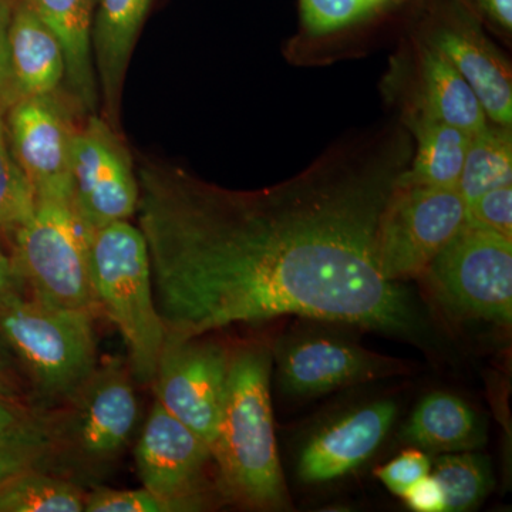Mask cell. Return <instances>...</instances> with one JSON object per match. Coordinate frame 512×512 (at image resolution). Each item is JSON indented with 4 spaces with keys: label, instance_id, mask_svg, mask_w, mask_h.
<instances>
[{
    "label": "cell",
    "instance_id": "obj_4",
    "mask_svg": "<svg viewBox=\"0 0 512 512\" xmlns=\"http://www.w3.org/2000/svg\"><path fill=\"white\" fill-rule=\"evenodd\" d=\"M94 312L23 298L0 306V338L46 397H72L97 369Z\"/></svg>",
    "mask_w": 512,
    "mask_h": 512
},
{
    "label": "cell",
    "instance_id": "obj_32",
    "mask_svg": "<svg viewBox=\"0 0 512 512\" xmlns=\"http://www.w3.org/2000/svg\"><path fill=\"white\" fill-rule=\"evenodd\" d=\"M404 501L414 511L441 512L444 511V495L436 478L427 474L416 481L403 494Z\"/></svg>",
    "mask_w": 512,
    "mask_h": 512
},
{
    "label": "cell",
    "instance_id": "obj_20",
    "mask_svg": "<svg viewBox=\"0 0 512 512\" xmlns=\"http://www.w3.org/2000/svg\"><path fill=\"white\" fill-rule=\"evenodd\" d=\"M403 440L433 453L477 450L485 443L483 419L460 397L448 393L427 396L403 430Z\"/></svg>",
    "mask_w": 512,
    "mask_h": 512
},
{
    "label": "cell",
    "instance_id": "obj_26",
    "mask_svg": "<svg viewBox=\"0 0 512 512\" xmlns=\"http://www.w3.org/2000/svg\"><path fill=\"white\" fill-rule=\"evenodd\" d=\"M56 446V433L47 421L0 433V484L36 468Z\"/></svg>",
    "mask_w": 512,
    "mask_h": 512
},
{
    "label": "cell",
    "instance_id": "obj_35",
    "mask_svg": "<svg viewBox=\"0 0 512 512\" xmlns=\"http://www.w3.org/2000/svg\"><path fill=\"white\" fill-rule=\"evenodd\" d=\"M488 19L505 32L512 30V0H476Z\"/></svg>",
    "mask_w": 512,
    "mask_h": 512
},
{
    "label": "cell",
    "instance_id": "obj_15",
    "mask_svg": "<svg viewBox=\"0 0 512 512\" xmlns=\"http://www.w3.org/2000/svg\"><path fill=\"white\" fill-rule=\"evenodd\" d=\"M153 0H96L90 45L104 120L119 126L121 92Z\"/></svg>",
    "mask_w": 512,
    "mask_h": 512
},
{
    "label": "cell",
    "instance_id": "obj_13",
    "mask_svg": "<svg viewBox=\"0 0 512 512\" xmlns=\"http://www.w3.org/2000/svg\"><path fill=\"white\" fill-rule=\"evenodd\" d=\"M278 365L282 387L293 396H316L406 370L392 357L319 336L285 343L278 352Z\"/></svg>",
    "mask_w": 512,
    "mask_h": 512
},
{
    "label": "cell",
    "instance_id": "obj_28",
    "mask_svg": "<svg viewBox=\"0 0 512 512\" xmlns=\"http://www.w3.org/2000/svg\"><path fill=\"white\" fill-rule=\"evenodd\" d=\"M86 512H184L191 511L180 501L168 500L147 488L111 490L99 488L84 498Z\"/></svg>",
    "mask_w": 512,
    "mask_h": 512
},
{
    "label": "cell",
    "instance_id": "obj_8",
    "mask_svg": "<svg viewBox=\"0 0 512 512\" xmlns=\"http://www.w3.org/2000/svg\"><path fill=\"white\" fill-rule=\"evenodd\" d=\"M97 114H90L73 137L70 178L72 205L90 234L137 212L140 187L130 153Z\"/></svg>",
    "mask_w": 512,
    "mask_h": 512
},
{
    "label": "cell",
    "instance_id": "obj_33",
    "mask_svg": "<svg viewBox=\"0 0 512 512\" xmlns=\"http://www.w3.org/2000/svg\"><path fill=\"white\" fill-rule=\"evenodd\" d=\"M23 288L25 282L16 268L13 256L6 254L0 247V306L23 298Z\"/></svg>",
    "mask_w": 512,
    "mask_h": 512
},
{
    "label": "cell",
    "instance_id": "obj_14",
    "mask_svg": "<svg viewBox=\"0 0 512 512\" xmlns=\"http://www.w3.org/2000/svg\"><path fill=\"white\" fill-rule=\"evenodd\" d=\"M396 416V404L377 402L323 427L303 447L299 477L305 483L319 484L355 470L382 444Z\"/></svg>",
    "mask_w": 512,
    "mask_h": 512
},
{
    "label": "cell",
    "instance_id": "obj_38",
    "mask_svg": "<svg viewBox=\"0 0 512 512\" xmlns=\"http://www.w3.org/2000/svg\"><path fill=\"white\" fill-rule=\"evenodd\" d=\"M373 3H376L377 6H383L384 3L389 2V0H372Z\"/></svg>",
    "mask_w": 512,
    "mask_h": 512
},
{
    "label": "cell",
    "instance_id": "obj_23",
    "mask_svg": "<svg viewBox=\"0 0 512 512\" xmlns=\"http://www.w3.org/2000/svg\"><path fill=\"white\" fill-rule=\"evenodd\" d=\"M84 498L73 483L36 468L0 484V512H82Z\"/></svg>",
    "mask_w": 512,
    "mask_h": 512
},
{
    "label": "cell",
    "instance_id": "obj_6",
    "mask_svg": "<svg viewBox=\"0 0 512 512\" xmlns=\"http://www.w3.org/2000/svg\"><path fill=\"white\" fill-rule=\"evenodd\" d=\"M466 211L457 187L396 184L377 232L384 278L399 282L423 275L467 224Z\"/></svg>",
    "mask_w": 512,
    "mask_h": 512
},
{
    "label": "cell",
    "instance_id": "obj_17",
    "mask_svg": "<svg viewBox=\"0 0 512 512\" xmlns=\"http://www.w3.org/2000/svg\"><path fill=\"white\" fill-rule=\"evenodd\" d=\"M13 96H50L66 82V56L59 37L25 0H15L8 33Z\"/></svg>",
    "mask_w": 512,
    "mask_h": 512
},
{
    "label": "cell",
    "instance_id": "obj_34",
    "mask_svg": "<svg viewBox=\"0 0 512 512\" xmlns=\"http://www.w3.org/2000/svg\"><path fill=\"white\" fill-rule=\"evenodd\" d=\"M36 419L37 417L30 414L22 404L0 399V433L18 429Z\"/></svg>",
    "mask_w": 512,
    "mask_h": 512
},
{
    "label": "cell",
    "instance_id": "obj_12",
    "mask_svg": "<svg viewBox=\"0 0 512 512\" xmlns=\"http://www.w3.org/2000/svg\"><path fill=\"white\" fill-rule=\"evenodd\" d=\"M212 461L211 447L156 400L136 447L143 487L191 511L201 510L205 473Z\"/></svg>",
    "mask_w": 512,
    "mask_h": 512
},
{
    "label": "cell",
    "instance_id": "obj_24",
    "mask_svg": "<svg viewBox=\"0 0 512 512\" xmlns=\"http://www.w3.org/2000/svg\"><path fill=\"white\" fill-rule=\"evenodd\" d=\"M430 473L443 491L444 511L473 510L494 484L487 458L470 451L441 454L431 463Z\"/></svg>",
    "mask_w": 512,
    "mask_h": 512
},
{
    "label": "cell",
    "instance_id": "obj_3",
    "mask_svg": "<svg viewBox=\"0 0 512 512\" xmlns=\"http://www.w3.org/2000/svg\"><path fill=\"white\" fill-rule=\"evenodd\" d=\"M89 258L97 311L120 330L137 382L153 383L165 328L143 232L128 221L97 229L90 235Z\"/></svg>",
    "mask_w": 512,
    "mask_h": 512
},
{
    "label": "cell",
    "instance_id": "obj_2",
    "mask_svg": "<svg viewBox=\"0 0 512 512\" xmlns=\"http://www.w3.org/2000/svg\"><path fill=\"white\" fill-rule=\"evenodd\" d=\"M272 355L265 346L229 357L220 429L212 447L222 493L256 510L288 507L272 414Z\"/></svg>",
    "mask_w": 512,
    "mask_h": 512
},
{
    "label": "cell",
    "instance_id": "obj_16",
    "mask_svg": "<svg viewBox=\"0 0 512 512\" xmlns=\"http://www.w3.org/2000/svg\"><path fill=\"white\" fill-rule=\"evenodd\" d=\"M427 43L439 49L476 93L488 120L511 127L510 67L480 30L463 22L439 26Z\"/></svg>",
    "mask_w": 512,
    "mask_h": 512
},
{
    "label": "cell",
    "instance_id": "obj_31",
    "mask_svg": "<svg viewBox=\"0 0 512 512\" xmlns=\"http://www.w3.org/2000/svg\"><path fill=\"white\" fill-rule=\"evenodd\" d=\"M15 0H0V110L6 111L15 101L10 79L8 33Z\"/></svg>",
    "mask_w": 512,
    "mask_h": 512
},
{
    "label": "cell",
    "instance_id": "obj_25",
    "mask_svg": "<svg viewBox=\"0 0 512 512\" xmlns=\"http://www.w3.org/2000/svg\"><path fill=\"white\" fill-rule=\"evenodd\" d=\"M36 204L35 188L13 156L5 111L0 110V231L13 237L32 217Z\"/></svg>",
    "mask_w": 512,
    "mask_h": 512
},
{
    "label": "cell",
    "instance_id": "obj_10",
    "mask_svg": "<svg viewBox=\"0 0 512 512\" xmlns=\"http://www.w3.org/2000/svg\"><path fill=\"white\" fill-rule=\"evenodd\" d=\"M6 110L10 148L37 198L72 201L70 161L77 128L67 107L50 94L20 97Z\"/></svg>",
    "mask_w": 512,
    "mask_h": 512
},
{
    "label": "cell",
    "instance_id": "obj_9",
    "mask_svg": "<svg viewBox=\"0 0 512 512\" xmlns=\"http://www.w3.org/2000/svg\"><path fill=\"white\" fill-rule=\"evenodd\" d=\"M227 350L208 340L165 342L156 376L157 402L214 447L229 367Z\"/></svg>",
    "mask_w": 512,
    "mask_h": 512
},
{
    "label": "cell",
    "instance_id": "obj_27",
    "mask_svg": "<svg viewBox=\"0 0 512 512\" xmlns=\"http://www.w3.org/2000/svg\"><path fill=\"white\" fill-rule=\"evenodd\" d=\"M377 9L372 0H301L303 28L313 37L352 28Z\"/></svg>",
    "mask_w": 512,
    "mask_h": 512
},
{
    "label": "cell",
    "instance_id": "obj_11",
    "mask_svg": "<svg viewBox=\"0 0 512 512\" xmlns=\"http://www.w3.org/2000/svg\"><path fill=\"white\" fill-rule=\"evenodd\" d=\"M73 412L63 439L80 460L109 463L127 446L138 420V400L130 373L119 363L94 370L73 394Z\"/></svg>",
    "mask_w": 512,
    "mask_h": 512
},
{
    "label": "cell",
    "instance_id": "obj_19",
    "mask_svg": "<svg viewBox=\"0 0 512 512\" xmlns=\"http://www.w3.org/2000/svg\"><path fill=\"white\" fill-rule=\"evenodd\" d=\"M421 97L417 113L473 136L490 120L464 77L443 53L427 43L420 57Z\"/></svg>",
    "mask_w": 512,
    "mask_h": 512
},
{
    "label": "cell",
    "instance_id": "obj_1",
    "mask_svg": "<svg viewBox=\"0 0 512 512\" xmlns=\"http://www.w3.org/2000/svg\"><path fill=\"white\" fill-rule=\"evenodd\" d=\"M409 156L406 138H392L259 191L144 164L136 214L165 342L288 315L416 339L420 313L377 259L380 220Z\"/></svg>",
    "mask_w": 512,
    "mask_h": 512
},
{
    "label": "cell",
    "instance_id": "obj_37",
    "mask_svg": "<svg viewBox=\"0 0 512 512\" xmlns=\"http://www.w3.org/2000/svg\"><path fill=\"white\" fill-rule=\"evenodd\" d=\"M0 369L5 372L10 370V350L2 338H0Z\"/></svg>",
    "mask_w": 512,
    "mask_h": 512
},
{
    "label": "cell",
    "instance_id": "obj_29",
    "mask_svg": "<svg viewBox=\"0 0 512 512\" xmlns=\"http://www.w3.org/2000/svg\"><path fill=\"white\" fill-rule=\"evenodd\" d=\"M467 224L512 239V184L501 185L467 204Z\"/></svg>",
    "mask_w": 512,
    "mask_h": 512
},
{
    "label": "cell",
    "instance_id": "obj_36",
    "mask_svg": "<svg viewBox=\"0 0 512 512\" xmlns=\"http://www.w3.org/2000/svg\"><path fill=\"white\" fill-rule=\"evenodd\" d=\"M0 399L19 403V392L9 372L0 369Z\"/></svg>",
    "mask_w": 512,
    "mask_h": 512
},
{
    "label": "cell",
    "instance_id": "obj_7",
    "mask_svg": "<svg viewBox=\"0 0 512 512\" xmlns=\"http://www.w3.org/2000/svg\"><path fill=\"white\" fill-rule=\"evenodd\" d=\"M423 275L450 311L510 325L512 239L466 224Z\"/></svg>",
    "mask_w": 512,
    "mask_h": 512
},
{
    "label": "cell",
    "instance_id": "obj_30",
    "mask_svg": "<svg viewBox=\"0 0 512 512\" xmlns=\"http://www.w3.org/2000/svg\"><path fill=\"white\" fill-rule=\"evenodd\" d=\"M431 461L423 451H404L386 466L377 468L376 476L392 491L403 497V494L420 478L430 474Z\"/></svg>",
    "mask_w": 512,
    "mask_h": 512
},
{
    "label": "cell",
    "instance_id": "obj_18",
    "mask_svg": "<svg viewBox=\"0 0 512 512\" xmlns=\"http://www.w3.org/2000/svg\"><path fill=\"white\" fill-rule=\"evenodd\" d=\"M55 32L66 56V83L80 109L96 114L100 93L90 33L96 0H25Z\"/></svg>",
    "mask_w": 512,
    "mask_h": 512
},
{
    "label": "cell",
    "instance_id": "obj_21",
    "mask_svg": "<svg viewBox=\"0 0 512 512\" xmlns=\"http://www.w3.org/2000/svg\"><path fill=\"white\" fill-rule=\"evenodd\" d=\"M416 150L412 164L400 174L397 184L424 187H457L471 136L441 121L416 113L413 120Z\"/></svg>",
    "mask_w": 512,
    "mask_h": 512
},
{
    "label": "cell",
    "instance_id": "obj_5",
    "mask_svg": "<svg viewBox=\"0 0 512 512\" xmlns=\"http://www.w3.org/2000/svg\"><path fill=\"white\" fill-rule=\"evenodd\" d=\"M90 235L72 201L37 198L32 217L13 235V261L35 301L97 312L90 275Z\"/></svg>",
    "mask_w": 512,
    "mask_h": 512
},
{
    "label": "cell",
    "instance_id": "obj_22",
    "mask_svg": "<svg viewBox=\"0 0 512 512\" xmlns=\"http://www.w3.org/2000/svg\"><path fill=\"white\" fill-rule=\"evenodd\" d=\"M507 184H512L511 127L488 123L471 136L457 188L468 204Z\"/></svg>",
    "mask_w": 512,
    "mask_h": 512
}]
</instances>
